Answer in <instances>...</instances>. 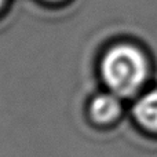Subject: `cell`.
<instances>
[{
    "label": "cell",
    "mask_w": 157,
    "mask_h": 157,
    "mask_svg": "<svg viewBox=\"0 0 157 157\" xmlns=\"http://www.w3.org/2000/svg\"><path fill=\"white\" fill-rule=\"evenodd\" d=\"M101 75L109 91L120 98H127L135 94L146 81L147 62L138 48L121 44L106 52Z\"/></svg>",
    "instance_id": "cell-1"
},
{
    "label": "cell",
    "mask_w": 157,
    "mask_h": 157,
    "mask_svg": "<svg viewBox=\"0 0 157 157\" xmlns=\"http://www.w3.org/2000/svg\"><path fill=\"white\" fill-rule=\"evenodd\" d=\"M123 114L120 97L109 92H101L90 99L87 105V117L95 127H109L114 124Z\"/></svg>",
    "instance_id": "cell-2"
},
{
    "label": "cell",
    "mask_w": 157,
    "mask_h": 157,
    "mask_svg": "<svg viewBox=\"0 0 157 157\" xmlns=\"http://www.w3.org/2000/svg\"><path fill=\"white\" fill-rule=\"evenodd\" d=\"M132 116L144 130L157 134V90L145 94L134 103Z\"/></svg>",
    "instance_id": "cell-3"
},
{
    "label": "cell",
    "mask_w": 157,
    "mask_h": 157,
    "mask_svg": "<svg viewBox=\"0 0 157 157\" xmlns=\"http://www.w3.org/2000/svg\"><path fill=\"white\" fill-rule=\"evenodd\" d=\"M3 2H4V0H0V6H2V4H3Z\"/></svg>",
    "instance_id": "cell-4"
}]
</instances>
